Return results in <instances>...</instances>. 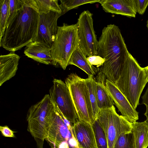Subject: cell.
<instances>
[{
	"label": "cell",
	"mask_w": 148,
	"mask_h": 148,
	"mask_svg": "<svg viewBox=\"0 0 148 148\" xmlns=\"http://www.w3.org/2000/svg\"><path fill=\"white\" fill-rule=\"evenodd\" d=\"M17 13L8 25L0 42V46L15 52L35 41L39 14L35 0H21Z\"/></svg>",
	"instance_id": "obj_1"
},
{
	"label": "cell",
	"mask_w": 148,
	"mask_h": 148,
	"mask_svg": "<svg viewBox=\"0 0 148 148\" xmlns=\"http://www.w3.org/2000/svg\"><path fill=\"white\" fill-rule=\"evenodd\" d=\"M130 54L118 27L114 24L105 27L98 40L97 55L105 60L99 72L115 85Z\"/></svg>",
	"instance_id": "obj_2"
},
{
	"label": "cell",
	"mask_w": 148,
	"mask_h": 148,
	"mask_svg": "<svg viewBox=\"0 0 148 148\" xmlns=\"http://www.w3.org/2000/svg\"><path fill=\"white\" fill-rule=\"evenodd\" d=\"M148 82V73L130 53L128 61L115 85L136 109L142 92Z\"/></svg>",
	"instance_id": "obj_3"
},
{
	"label": "cell",
	"mask_w": 148,
	"mask_h": 148,
	"mask_svg": "<svg viewBox=\"0 0 148 148\" xmlns=\"http://www.w3.org/2000/svg\"><path fill=\"white\" fill-rule=\"evenodd\" d=\"M54 105L49 94L31 106L28 111L27 130L34 138L39 148H43L44 141L47 138L50 117Z\"/></svg>",
	"instance_id": "obj_4"
},
{
	"label": "cell",
	"mask_w": 148,
	"mask_h": 148,
	"mask_svg": "<svg viewBox=\"0 0 148 148\" xmlns=\"http://www.w3.org/2000/svg\"><path fill=\"white\" fill-rule=\"evenodd\" d=\"M79 47L77 26L64 23L58 26L57 33L51 48L52 65H59L64 70L69 65L73 53Z\"/></svg>",
	"instance_id": "obj_5"
},
{
	"label": "cell",
	"mask_w": 148,
	"mask_h": 148,
	"mask_svg": "<svg viewBox=\"0 0 148 148\" xmlns=\"http://www.w3.org/2000/svg\"><path fill=\"white\" fill-rule=\"evenodd\" d=\"M65 83L69 89L78 120L92 125L95 121L85 79L72 73L68 75Z\"/></svg>",
	"instance_id": "obj_6"
},
{
	"label": "cell",
	"mask_w": 148,
	"mask_h": 148,
	"mask_svg": "<svg viewBox=\"0 0 148 148\" xmlns=\"http://www.w3.org/2000/svg\"><path fill=\"white\" fill-rule=\"evenodd\" d=\"M97 119L105 133L108 148H114L121 134L131 132L132 124L118 114L114 106L110 108L100 110Z\"/></svg>",
	"instance_id": "obj_7"
},
{
	"label": "cell",
	"mask_w": 148,
	"mask_h": 148,
	"mask_svg": "<svg viewBox=\"0 0 148 148\" xmlns=\"http://www.w3.org/2000/svg\"><path fill=\"white\" fill-rule=\"evenodd\" d=\"M92 14L88 10L79 15L76 23L79 47L87 57L97 55L98 41L93 27Z\"/></svg>",
	"instance_id": "obj_8"
},
{
	"label": "cell",
	"mask_w": 148,
	"mask_h": 148,
	"mask_svg": "<svg viewBox=\"0 0 148 148\" xmlns=\"http://www.w3.org/2000/svg\"><path fill=\"white\" fill-rule=\"evenodd\" d=\"M53 83L49 91L51 98L72 126L78 117L69 88L60 79H54Z\"/></svg>",
	"instance_id": "obj_9"
},
{
	"label": "cell",
	"mask_w": 148,
	"mask_h": 148,
	"mask_svg": "<svg viewBox=\"0 0 148 148\" xmlns=\"http://www.w3.org/2000/svg\"><path fill=\"white\" fill-rule=\"evenodd\" d=\"M53 104L54 109L50 117L47 138L46 140L52 144L56 147L62 142H67L73 134L71 123L64 116L56 104Z\"/></svg>",
	"instance_id": "obj_10"
},
{
	"label": "cell",
	"mask_w": 148,
	"mask_h": 148,
	"mask_svg": "<svg viewBox=\"0 0 148 148\" xmlns=\"http://www.w3.org/2000/svg\"><path fill=\"white\" fill-rule=\"evenodd\" d=\"M62 15L61 13L52 11L39 14L38 33L35 41L51 48L58 31V20Z\"/></svg>",
	"instance_id": "obj_11"
},
{
	"label": "cell",
	"mask_w": 148,
	"mask_h": 148,
	"mask_svg": "<svg viewBox=\"0 0 148 148\" xmlns=\"http://www.w3.org/2000/svg\"><path fill=\"white\" fill-rule=\"evenodd\" d=\"M105 85L121 115L132 124L136 122L139 118L138 113L132 107L124 95L114 84L107 79Z\"/></svg>",
	"instance_id": "obj_12"
},
{
	"label": "cell",
	"mask_w": 148,
	"mask_h": 148,
	"mask_svg": "<svg viewBox=\"0 0 148 148\" xmlns=\"http://www.w3.org/2000/svg\"><path fill=\"white\" fill-rule=\"evenodd\" d=\"M72 127L73 135L79 148H98L92 125L78 120Z\"/></svg>",
	"instance_id": "obj_13"
},
{
	"label": "cell",
	"mask_w": 148,
	"mask_h": 148,
	"mask_svg": "<svg viewBox=\"0 0 148 148\" xmlns=\"http://www.w3.org/2000/svg\"><path fill=\"white\" fill-rule=\"evenodd\" d=\"M106 12L135 17L134 0H101L99 2Z\"/></svg>",
	"instance_id": "obj_14"
},
{
	"label": "cell",
	"mask_w": 148,
	"mask_h": 148,
	"mask_svg": "<svg viewBox=\"0 0 148 148\" xmlns=\"http://www.w3.org/2000/svg\"><path fill=\"white\" fill-rule=\"evenodd\" d=\"M20 59V57L13 52L0 56V86L15 75Z\"/></svg>",
	"instance_id": "obj_15"
},
{
	"label": "cell",
	"mask_w": 148,
	"mask_h": 148,
	"mask_svg": "<svg viewBox=\"0 0 148 148\" xmlns=\"http://www.w3.org/2000/svg\"><path fill=\"white\" fill-rule=\"evenodd\" d=\"M24 53L35 61L46 65L52 64L51 48L40 42L34 41L30 43L26 46Z\"/></svg>",
	"instance_id": "obj_16"
},
{
	"label": "cell",
	"mask_w": 148,
	"mask_h": 148,
	"mask_svg": "<svg viewBox=\"0 0 148 148\" xmlns=\"http://www.w3.org/2000/svg\"><path fill=\"white\" fill-rule=\"evenodd\" d=\"M106 78L105 75L100 72L96 77L97 102L100 110L111 108L114 104L105 85Z\"/></svg>",
	"instance_id": "obj_17"
},
{
	"label": "cell",
	"mask_w": 148,
	"mask_h": 148,
	"mask_svg": "<svg viewBox=\"0 0 148 148\" xmlns=\"http://www.w3.org/2000/svg\"><path fill=\"white\" fill-rule=\"evenodd\" d=\"M73 65L85 72L88 76L93 77L99 69L92 65L87 59V57L82 51L79 47L73 53L70 59L68 65Z\"/></svg>",
	"instance_id": "obj_18"
},
{
	"label": "cell",
	"mask_w": 148,
	"mask_h": 148,
	"mask_svg": "<svg viewBox=\"0 0 148 148\" xmlns=\"http://www.w3.org/2000/svg\"><path fill=\"white\" fill-rule=\"evenodd\" d=\"M131 132L134 139L135 148L148 147V123L145 121L132 124Z\"/></svg>",
	"instance_id": "obj_19"
},
{
	"label": "cell",
	"mask_w": 148,
	"mask_h": 148,
	"mask_svg": "<svg viewBox=\"0 0 148 148\" xmlns=\"http://www.w3.org/2000/svg\"><path fill=\"white\" fill-rule=\"evenodd\" d=\"M84 79L88 90L93 118L95 121L97 119L100 110L98 105L96 90L97 82L93 77L91 76H88L87 78Z\"/></svg>",
	"instance_id": "obj_20"
},
{
	"label": "cell",
	"mask_w": 148,
	"mask_h": 148,
	"mask_svg": "<svg viewBox=\"0 0 148 148\" xmlns=\"http://www.w3.org/2000/svg\"><path fill=\"white\" fill-rule=\"evenodd\" d=\"M0 42L7 27L10 16L9 0H0Z\"/></svg>",
	"instance_id": "obj_21"
},
{
	"label": "cell",
	"mask_w": 148,
	"mask_h": 148,
	"mask_svg": "<svg viewBox=\"0 0 148 148\" xmlns=\"http://www.w3.org/2000/svg\"><path fill=\"white\" fill-rule=\"evenodd\" d=\"M35 0L37 4L39 14H46L51 11L61 14L62 13V11L58 0Z\"/></svg>",
	"instance_id": "obj_22"
},
{
	"label": "cell",
	"mask_w": 148,
	"mask_h": 148,
	"mask_svg": "<svg viewBox=\"0 0 148 148\" xmlns=\"http://www.w3.org/2000/svg\"><path fill=\"white\" fill-rule=\"evenodd\" d=\"M60 5L62 15L68 11L87 3H99L100 0H60Z\"/></svg>",
	"instance_id": "obj_23"
},
{
	"label": "cell",
	"mask_w": 148,
	"mask_h": 148,
	"mask_svg": "<svg viewBox=\"0 0 148 148\" xmlns=\"http://www.w3.org/2000/svg\"><path fill=\"white\" fill-rule=\"evenodd\" d=\"M92 125L95 132L98 148H108L105 133L97 119Z\"/></svg>",
	"instance_id": "obj_24"
},
{
	"label": "cell",
	"mask_w": 148,
	"mask_h": 148,
	"mask_svg": "<svg viewBox=\"0 0 148 148\" xmlns=\"http://www.w3.org/2000/svg\"><path fill=\"white\" fill-rule=\"evenodd\" d=\"M114 148H135L133 133L131 132L121 134L116 140Z\"/></svg>",
	"instance_id": "obj_25"
},
{
	"label": "cell",
	"mask_w": 148,
	"mask_h": 148,
	"mask_svg": "<svg viewBox=\"0 0 148 148\" xmlns=\"http://www.w3.org/2000/svg\"><path fill=\"white\" fill-rule=\"evenodd\" d=\"M9 1L10 16L8 25L16 15L21 5V0H9Z\"/></svg>",
	"instance_id": "obj_26"
},
{
	"label": "cell",
	"mask_w": 148,
	"mask_h": 148,
	"mask_svg": "<svg viewBox=\"0 0 148 148\" xmlns=\"http://www.w3.org/2000/svg\"><path fill=\"white\" fill-rule=\"evenodd\" d=\"M136 13L143 14L148 5V0H134Z\"/></svg>",
	"instance_id": "obj_27"
},
{
	"label": "cell",
	"mask_w": 148,
	"mask_h": 148,
	"mask_svg": "<svg viewBox=\"0 0 148 148\" xmlns=\"http://www.w3.org/2000/svg\"><path fill=\"white\" fill-rule=\"evenodd\" d=\"M87 59L92 65L96 66L97 68L101 67L105 61L103 58L98 55L87 57Z\"/></svg>",
	"instance_id": "obj_28"
},
{
	"label": "cell",
	"mask_w": 148,
	"mask_h": 148,
	"mask_svg": "<svg viewBox=\"0 0 148 148\" xmlns=\"http://www.w3.org/2000/svg\"><path fill=\"white\" fill-rule=\"evenodd\" d=\"M0 131L4 136L6 137H14V132L7 126H0Z\"/></svg>",
	"instance_id": "obj_29"
},
{
	"label": "cell",
	"mask_w": 148,
	"mask_h": 148,
	"mask_svg": "<svg viewBox=\"0 0 148 148\" xmlns=\"http://www.w3.org/2000/svg\"><path fill=\"white\" fill-rule=\"evenodd\" d=\"M142 98V103L145 104L146 107V111L144 115L146 117L145 121L148 123V86Z\"/></svg>",
	"instance_id": "obj_30"
},
{
	"label": "cell",
	"mask_w": 148,
	"mask_h": 148,
	"mask_svg": "<svg viewBox=\"0 0 148 148\" xmlns=\"http://www.w3.org/2000/svg\"><path fill=\"white\" fill-rule=\"evenodd\" d=\"M69 148H79L77 140L74 135L68 141Z\"/></svg>",
	"instance_id": "obj_31"
},
{
	"label": "cell",
	"mask_w": 148,
	"mask_h": 148,
	"mask_svg": "<svg viewBox=\"0 0 148 148\" xmlns=\"http://www.w3.org/2000/svg\"><path fill=\"white\" fill-rule=\"evenodd\" d=\"M56 148H69L68 144L67 142L64 141L62 142L59 144L56 147Z\"/></svg>",
	"instance_id": "obj_32"
},
{
	"label": "cell",
	"mask_w": 148,
	"mask_h": 148,
	"mask_svg": "<svg viewBox=\"0 0 148 148\" xmlns=\"http://www.w3.org/2000/svg\"><path fill=\"white\" fill-rule=\"evenodd\" d=\"M145 68L146 69V71H147V73H148V66L145 67Z\"/></svg>",
	"instance_id": "obj_33"
},
{
	"label": "cell",
	"mask_w": 148,
	"mask_h": 148,
	"mask_svg": "<svg viewBox=\"0 0 148 148\" xmlns=\"http://www.w3.org/2000/svg\"><path fill=\"white\" fill-rule=\"evenodd\" d=\"M147 27L148 29V20L147 22Z\"/></svg>",
	"instance_id": "obj_34"
},
{
	"label": "cell",
	"mask_w": 148,
	"mask_h": 148,
	"mask_svg": "<svg viewBox=\"0 0 148 148\" xmlns=\"http://www.w3.org/2000/svg\"></svg>",
	"instance_id": "obj_35"
}]
</instances>
